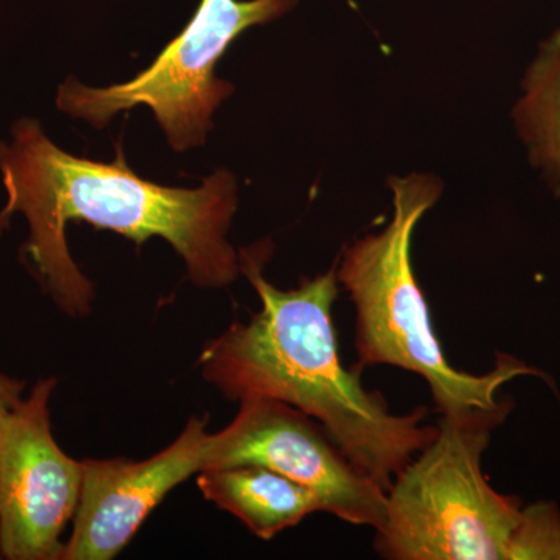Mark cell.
<instances>
[{"label":"cell","mask_w":560,"mask_h":560,"mask_svg":"<svg viewBox=\"0 0 560 560\" xmlns=\"http://www.w3.org/2000/svg\"><path fill=\"white\" fill-rule=\"evenodd\" d=\"M11 136V143L0 142V173L9 195L0 231L14 213H24L31 228L24 256L70 318L90 315L94 287L70 256L69 221L117 232L139 246L164 238L201 289H223L242 275L238 254L228 241L238 206L232 173H213L198 189H175L136 175L120 147L108 164L72 156L27 117L13 125Z\"/></svg>","instance_id":"1"},{"label":"cell","mask_w":560,"mask_h":560,"mask_svg":"<svg viewBox=\"0 0 560 560\" xmlns=\"http://www.w3.org/2000/svg\"><path fill=\"white\" fill-rule=\"evenodd\" d=\"M270 254V242L238 254L261 308L206 345L198 360L202 377L228 399L264 397L311 416L359 469L388 490L436 427L423 425L427 408L394 415L381 394L364 388L363 371L342 364L331 318L337 267L280 290L264 276Z\"/></svg>","instance_id":"2"},{"label":"cell","mask_w":560,"mask_h":560,"mask_svg":"<svg viewBox=\"0 0 560 560\" xmlns=\"http://www.w3.org/2000/svg\"><path fill=\"white\" fill-rule=\"evenodd\" d=\"M511 401L493 410L441 415L433 440L386 490L374 548L386 560H560V510L522 504L482 474L492 431Z\"/></svg>","instance_id":"3"},{"label":"cell","mask_w":560,"mask_h":560,"mask_svg":"<svg viewBox=\"0 0 560 560\" xmlns=\"http://www.w3.org/2000/svg\"><path fill=\"white\" fill-rule=\"evenodd\" d=\"M394 213L388 226L368 234L342 253L338 283L355 307V368L390 366L429 383L441 415L493 410L506 383L541 372L499 353L495 366L477 375L453 366L431 324L429 304L412 268V235L420 219L440 201L444 184L430 173L390 176Z\"/></svg>","instance_id":"4"},{"label":"cell","mask_w":560,"mask_h":560,"mask_svg":"<svg viewBox=\"0 0 560 560\" xmlns=\"http://www.w3.org/2000/svg\"><path fill=\"white\" fill-rule=\"evenodd\" d=\"M300 0H201L197 13L156 61L127 83L84 86L69 79L58 91L62 113L105 128L120 110L151 108L176 151L202 145L220 103L234 86L215 77V66L241 33L278 20Z\"/></svg>","instance_id":"5"},{"label":"cell","mask_w":560,"mask_h":560,"mask_svg":"<svg viewBox=\"0 0 560 560\" xmlns=\"http://www.w3.org/2000/svg\"><path fill=\"white\" fill-rule=\"evenodd\" d=\"M256 464L313 490L324 512L355 526L378 529L386 490L342 453L326 430L283 401L241 400L237 416L210 433L206 470Z\"/></svg>","instance_id":"6"},{"label":"cell","mask_w":560,"mask_h":560,"mask_svg":"<svg viewBox=\"0 0 560 560\" xmlns=\"http://www.w3.org/2000/svg\"><path fill=\"white\" fill-rule=\"evenodd\" d=\"M57 383L43 378L0 420V556L9 560H61V534L79 508L83 460L51 433Z\"/></svg>","instance_id":"7"},{"label":"cell","mask_w":560,"mask_h":560,"mask_svg":"<svg viewBox=\"0 0 560 560\" xmlns=\"http://www.w3.org/2000/svg\"><path fill=\"white\" fill-rule=\"evenodd\" d=\"M208 418L189 419L164 451L143 460L84 459L83 488L61 560H110L180 482L206 470Z\"/></svg>","instance_id":"8"},{"label":"cell","mask_w":560,"mask_h":560,"mask_svg":"<svg viewBox=\"0 0 560 560\" xmlns=\"http://www.w3.org/2000/svg\"><path fill=\"white\" fill-rule=\"evenodd\" d=\"M197 486L206 500L237 517L261 540L275 539L308 515L324 512L313 490L256 464L202 470Z\"/></svg>","instance_id":"9"},{"label":"cell","mask_w":560,"mask_h":560,"mask_svg":"<svg viewBox=\"0 0 560 560\" xmlns=\"http://www.w3.org/2000/svg\"><path fill=\"white\" fill-rule=\"evenodd\" d=\"M511 117L530 165L560 198V27L537 46Z\"/></svg>","instance_id":"10"},{"label":"cell","mask_w":560,"mask_h":560,"mask_svg":"<svg viewBox=\"0 0 560 560\" xmlns=\"http://www.w3.org/2000/svg\"><path fill=\"white\" fill-rule=\"evenodd\" d=\"M25 383L0 375V420L22 400Z\"/></svg>","instance_id":"11"},{"label":"cell","mask_w":560,"mask_h":560,"mask_svg":"<svg viewBox=\"0 0 560 560\" xmlns=\"http://www.w3.org/2000/svg\"><path fill=\"white\" fill-rule=\"evenodd\" d=\"M0 558H2V556H0Z\"/></svg>","instance_id":"12"}]
</instances>
